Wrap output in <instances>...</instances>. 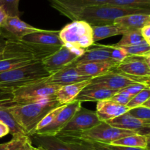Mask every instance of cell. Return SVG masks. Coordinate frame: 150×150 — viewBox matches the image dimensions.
I'll list each match as a JSON object with an SVG mask.
<instances>
[{"mask_svg":"<svg viewBox=\"0 0 150 150\" xmlns=\"http://www.w3.org/2000/svg\"><path fill=\"white\" fill-rule=\"evenodd\" d=\"M140 32L143 39L150 45V25H146L142 28Z\"/></svg>","mask_w":150,"mask_h":150,"instance_id":"obj_41","label":"cell"},{"mask_svg":"<svg viewBox=\"0 0 150 150\" xmlns=\"http://www.w3.org/2000/svg\"><path fill=\"white\" fill-rule=\"evenodd\" d=\"M7 150H32V140L27 135H19L13 136L9 142H7Z\"/></svg>","mask_w":150,"mask_h":150,"instance_id":"obj_29","label":"cell"},{"mask_svg":"<svg viewBox=\"0 0 150 150\" xmlns=\"http://www.w3.org/2000/svg\"><path fill=\"white\" fill-rule=\"evenodd\" d=\"M61 46H53L25 41L23 40H7L2 52L3 59L11 58L28 59L42 62Z\"/></svg>","mask_w":150,"mask_h":150,"instance_id":"obj_5","label":"cell"},{"mask_svg":"<svg viewBox=\"0 0 150 150\" xmlns=\"http://www.w3.org/2000/svg\"><path fill=\"white\" fill-rule=\"evenodd\" d=\"M122 48H123L129 56H150V45L146 41L133 46Z\"/></svg>","mask_w":150,"mask_h":150,"instance_id":"obj_33","label":"cell"},{"mask_svg":"<svg viewBox=\"0 0 150 150\" xmlns=\"http://www.w3.org/2000/svg\"><path fill=\"white\" fill-rule=\"evenodd\" d=\"M60 86L46 81V78L23 86L13 92L8 98L0 100L4 104H27L54 99Z\"/></svg>","mask_w":150,"mask_h":150,"instance_id":"obj_4","label":"cell"},{"mask_svg":"<svg viewBox=\"0 0 150 150\" xmlns=\"http://www.w3.org/2000/svg\"><path fill=\"white\" fill-rule=\"evenodd\" d=\"M145 41L141 35L140 30L132 31L123 34L121 40L117 44H114L112 46L117 48H125V47L133 46Z\"/></svg>","mask_w":150,"mask_h":150,"instance_id":"obj_30","label":"cell"},{"mask_svg":"<svg viewBox=\"0 0 150 150\" xmlns=\"http://www.w3.org/2000/svg\"><path fill=\"white\" fill-rule=\"evenodd\" d=\"M149 83L150 78L130 76L115 68L105 74L92 78L89 84L120 91L133 83H143L150 86Z\"/></svg>","mask_w":150,"mask_h":150,"instance_id":"obj_8","label":"cell"},{"mask_svg":"<svg viewBox=\"0 0 150 150\" xmlns=\"http://www.w3.org/2000/svg\"><path fill=\"white\" fill-rule=\"evenodd\" d=\"M114 26H117L123 34L132 31L141 30L146 25H150V14L136 13L119 17L114 20Z\"/></svg>","mask_w":150,"mask_h":150,"instance_id":"obj_17","label":"cell"},{"mask_svg":"<svg viewBox=\"0 0 150 150\" xmlns=\"http://www.w3.org/2000/svg\"><path fill=\"white\" fill-rule=\"evenodd\" d=\"M6 44V40L3 38L2 36L0 35V60L3 59L2 57V52L4 51V48L5 47Z\"/></svg>","mask_w":150,"mask_h":150,"instance_id":"obj_43","label":"cell"},{"mask_svg":"<svg viewBox=\"0 0 150 150\" xmlns=\"http://www.w3.org/2000/svg\"><path fill=\"white\" fill-rule=\"evenodd\" d=\"M64 105H59V106L56 107L55 108L52 109L51 111H50L42 119V120L40 122L39 124L38 125L36 128V131L38 130H40V129L43 128V127H46L48 125L51 124L53 122V120L56 118V117H57V116L59 114L60 111L62 110V108H64Z\"/></svg>","mask_w":150,"mask_h":150,"instance_id":"obj_35","label":"cell"},{"mask_svg":"<svg viewBox=\"0 0 150 150\" xmlns=\"http://www.w3.org/2000/svg\"><path fill=\"white\" fill-rule=\"evenodd\" d=\"M149 140L150 134H133L114 141L110 144L149 149Z\"/></svg>","mask_w":150,"mask_h":150,"instance_id":"obj_24","label":"cell"},{"mask_svg":"<svg viewBox=\"0 0 150 150\" xmlns=\"http://www.w3.org/2000/svg\"><path fill=\"white\" fill-rule=\"evenodd\" d=\"M128 56L127 52L123 48L112 46V51L111 53V59L112 61L116 62L117 63H121Z\"/></svg>","mask_w":150,"mask_h":150,"instance_id":"obj_38","label":"cell"},{"mask_svg":"<svg viewBox=\"0 0 150 150\" xmlns=\"http://www.w3.org/2000/svg\"><path fill=\"white\" fill-rule=\"evenodd\" d=\"M10 133L9 128L1 122H0V138H2L4 136H7Z\"/></svg>","mask_w":150,"mask_h":150,"instance_id":"obj_42","label":"cell"},{"mask_svg":"<svg viewBox=\"0 0 150 150\" xmlns=\"http://www.w3.org/2000/svg\"><path fill=\"white\" fill-rule=\"evenodd\" d=\"M107 4L122 8L150 12V0H109Z\"/></svg>","mask_w":150,"mask_h":150,"instance_id":"obj_26","label":"cell"},{"mask_svg":"<svg viewBox=\"0 0 150 150\" xmlns=\"http://www.w3.org/2000/svg\"><path fill=\"white\" fill-rule=\"evenodd\" d=\"M81 107V102L74 100L64 106L59 114L56 117L51 124L46 127L38 130L35 135L38 136H57V133L68 123L76 111Z\"/></svg>","mask_w":150,"mask_h":150,"instance_id":"obj_13","label":"cell"},{"mask_svg":"<svg viewBox=\"0 0 150 150\" xmlns=\"http://www.w3.org/2000/svg\"><path fill=\"white\" fill-rule=\"evenodd\" d=\"M20 0H0V7L10 17H20L21 12L19 10Z\"/></svg>","mask_w":150,"mask_h":150,"instance_id":"obj_32","label":"cell"},{"mask_svg":"<svg viewBox=\"0 0 150 150\" xmlns=\"http://www.w3.org/2000/svg\"><path fill=\"white\" fill-rule=\"evenodd\" d=\"M95 150H105L104 149H103V148L101 147L99 144H95Z\"/></svg>","mask_w":150,"mask_h":150,"instance_id":"obj_47","label":"cell"},{"mask_svg":"<svg viewBox=\"0 0 150 150\" xmlns=\"http://www.w3.org/2000/svg\"><path fill=\"white\" fill-rule=\"evenodd\" d=\"M93 32V41L95 42L101 40L103 39L110 38V37L121 35L120 29L114 24L104 25V26H92Z\"/></svg>","mask_w":150,"mask_h":150,"instance_id":"obj_27","label":"cell"},{"mask_svg":"<svg viewBox=\"0 0 150 150\" xmlns=\"http://www.w3.org/2000/svg\"><path fill=\"white\" fill-rule=\"evenodd\" d=\"M112 46L105 45H95V43L86 49L81 56L78 57L73 63L75 65L85 62L98 61H112L111 59V53Z\"/></svg>","mask_w":150,"mask_h":150,"instance_id":"obj_19","label":"cell"},{"mask_svg":"<svg viewBox=\"0 0 150 150\" xmlns=\"http://www.w3.org/2000/svg\"><path fill=\"white\" fill-rule=\"evenodd\" d=\"M150 98V89L149 87H146L143 90L141 91L139 93L135 95L131 100L127 103L126 106L127 107L129 110L131 108H136V107L142 106L144 103L146 102Z\"/></svg>","mask_w":150,"mask_h":150,"instance_id":"obj_34","label":"cell"},{"mask_svg":"<svg viewBox=\"0 0 150 150\" xmlns=\"http://www.w3.org/2000/svg\"><path fill=\"white\" fill-rule=\"evenodd\" d=\"M45 29H38L23 21L19 17L7 16L0 28V35L7 40H22L25 36Z\"/></svg>","mask_w":150,"mask_h":150,"instance_id":"obj_12","label":"cell"},{"mask_svg":"<svg viewBox=\"0 0 150 150\" xmlns=\"http://www.w3.org/2000/svg\"><path fill=\"white\" fill-rule=\"evenodd\" d=\"M118 90H113L103 86L89 84L78 95L75 100L80 102H98L103 100L111 99Z\"/></svg>","mask_w":150,"mask_h":150,"instance_id":"obj_20","label":"cell"},{"mask_svg":"<svg viewBox=\"0 0 150 150\" xmlns=\"http://www.w3.org/2000/svg\"><path fill=\"white\" fill-rule=\"evenodd\" d=\"M50 4H57L70 7H85L108 3L109 0H48Z\"/></svg>","mask_w":150,"mask_h":150,"instance_id":"obj_28","label":"cell"},{"mask_svg":"<svg viewBox=\"0 0 150 150\" xmlns=\"http://www.w3.org/2000/svg\"><path fill=\"white\" fill-rule=\"evenodd\" d=\"M133 97L129 95L127 92L124 91L123 89L119 91L117 94L114 95L112 98H111V100L114 101V102L120 104L122 105H127V103L131 100V99Z\"/></svg>","mask_w":150,"mask_h":150,"instance_id":"obj_37","label":"cell"},{"mask_svg":"<svg viewBox=\"0 0 150 150\" xmlns=\"http://www.w3.org/2000/svg\"><path fill=\"white\" fill-rule=\"evenodd\" d=\"M0 122L4 123L9 128L10 134L16 136L19 135H26L22 127L16 122L10 111L4 106L0 105Z\"/></svg>","mask_w":150,"mask_h":150,"instance_id":"obj_25","label":"cell"},{"mask_svg":"<svg viewBox=\"0 0 150 150\" xmlns=\"http://www.w3.org/2000/svg\"><path fill=\"white\" fill-rule=\"evenodd\" d=\"M32 150H40V149H38L37 147H34V146H33V148H32Z\"/></svg>","mask_w":150,"mask_h":150,"instance_id":"obj_48","label":"cell"},{"mask_svg":"<svg viewBox=\"0 0 150 150\" xmlns=\"http://www.w3.org/2000/svg\"><path fill=\"white\" fill-rule=\"evenodd\" d=\"M120 63L114 61H98L85 62L76 65L80 73L92 78L101 76L117 68Z\"/></svg>","mask_w":150,"mask_h":150,"instance_id":"obj_21","label":"cell"},{"mask_svg":"<svg viewBox=\"0 0 150 150\" xmlns=\"http://www.w3.org/2000/svg\"><path fill=\"white\" fill-rule=\"evenodd\" d=\"M37 148L40 150H95L94 143L59 136H32Z\"/></svg>","mask_w":150,"mask_h":150,"instance_id":"obj_9","label":"cell"},{"mask_svg":"<svg viewBox=\"0 0 150 150\" xmlns=\"http://www.w3.org/2000/svg\"><path fill=\"white\" fill-rule=\"evenodd\" d=\"M129 111L127 106L120 105L111 99L97 102L96 114L101 122H106L125 114Z\"/></svg>","mask_w":150,"mask_h":150,"instance_id":"obj_18","label":"cell"},{"mask_svg":"<svg viewBox=\"0 0 150 150\" xmlns=\"http://www.w3.org/2000/svg\"><path fill=\"white\" fill-rule=\"evenodd\" d=\"M0 150H7V143L0 144Z\"/></svg>","mask_w":150,"mask_h":150,"instance_id":"obj_46","label":"cell"},{"mask_svg":"<svg viewBox=\"0 0 150 150\" xmlns=\"http://www.w3.org/2000/svg\"><path fill=\"white\" fill-rule=\"evenodd\" d=\"M101 122L96 112L81 107L67 125L57 133L59 137H73L95 127Z\"/></svg>","mask_w":150,"mask_h":150,"instance_id":"obj_10","label":"cell"},{"mask_svg":"<svg viewBox=\"0 0 150 150\" xmlns=\"http://www.w3.org/2000/svg\"><path fill=\"white\" fill-rule=\"evenodd\" d=\"M133 134L138 133L131 130L112 127L105 122H101L95 127L73 137H69V139H79L100 144H110L114 141Z\"/></svg>","mask_w":150,"mask_h":150,"instance_id":"obj_7","label":"cell"},{"mask_svg":"<svg viewBox=\"0 0 150 150\" xmlns=\"http://www.w3.org/2000/svg\"><path fill=\"white\" fill-rule=\"evenodd\" d=\"M117 69L130 76L149 78L150 56H128Z\"/></svg>","mask_w":150,"mask_h":150,"instance_id":"obj_14","label":"cell"},{"mask_svg":"<svg viewBox=\"0 0 150 150\" xmlns=\"http://www.w3.org/2000/svg\"><path fill=\"white\" fill-rule=\"evenodd\" d=\"M142 106L145 107V108H150V99H148L146 102L144 103L143 105Z\"/></svg>","mask_w":150,"mask_h":150,"instance_id":"obj_45","label":"cell"},{"mask_svg":"<svg viewBox=\"0 0 150 150\" xmlns=\"http://www.w3.org/2000/svg\"><path fill=\"white\" fill-rule=\"evenodd\" d=\"M127 113L139 120H150V108H145L144 106H139L131 108L127 111Z\"/></svg>","mask_w":150,"mask_h":150,"instance_id":"obj_36","label":"cell"},{"mask_svg":"<svg viewBox=\"0 0 150 150\" xmlns=\"http://www.w3.org/2000/svg\"><path fill=\"white\" fill-rule=\"evenodd\" d=\"M91 79L92 78L89 76H84L80 73L76 65L71 64L56 72L54 74L50 75L48 77L46 78V81L61 87L65 85L72 84V83L91 80Z\"/></svg>","mask_w":150,"mask_h":150,"instance_id":"obj_16","label":"cell"},{"mask_svg":"<svg viewBox=\"0 0 150 150\" xmlns=\"http://www.w3.org/2000/svg\"><path fill=\"white\" fill-rule=\"evenodd\" d=\"M7 16L5 13V12H4V10L0 7V28H1V26H2L3 23L4 22L5 19L7 18Z\"/></svg>","mask_w":150,"mask_h":150,"instance_id":"obj_44","label":"cell"},{"mask_svg":"<svg viewBox=\"0 0 150 150\" xmlns=\"http://www.w3.org/2000/svg\"><path fill=\"white\" fill-rule=\"evenodd\" d=\"M50 76L42 62L0 73V95H10L23 86L42 80Z\"/></svg>","mask_w":150,"mask_h":150,"instance_id":"obj_3","label":"cell"},{"mask_svg":"<svg viewBox=\"0 0 150 150\" xmlns=\"http://www.w3.org/2000/svg\"><path fill=\"white\" fill-rule=\"evenodd\" d=\"M89 83L90 80H86L61 86L56 92V100L60 105H67L72 103L75 100L78 95Z\"/></svg>","mask_w":150,"mask_h":150,"instance_id":"obj_22","label":"cell"},{"mask_svg":"<svg viewBox=\"0 0 150 150\" xmlns=\"http://www.w3.org/2000/svg\"><path fill=\"white\" fill-rule=\"evenodd\" d=\"M63 45L72 49L84 52L94 44L92 27L82 21H74L59 31Z\"/></svg>","mask_w":150,"mask_h":150,"instance_id":"obj_6","label":"cell"},{"mask_svg":"<svg viewBox=\"0 0 150 150\" xmlns=\"http://www.w3.org/2000/svg\"><path fill=\"white\" fill-rule=\"evenodd\" d=\"M50 4L60 14L70 19L72 21H82L89 23L91 26L113 24L116 18L127 15L136 13L150 14L149 11L146 10L122 8L107 4L85 7H70L57 4Z\"/></svg>","mask_w":150,"mask_h":150,"instance_id":"obj_1","label":"cell"},{"mask_svg":"<svg viewBox=\"0 0 150 150\" xmlns=\"http://www.w3.org/2000/svg\"><path fill=\"white\" fill-rule=\"evenodd\" d=\"M99 144L105 150H149L147 149H142V148L129 147V146H117V145L111 144Z\"/></svg>","mask_w":150,"mask_h":150,"instance_id":"obj_40","label":"cell"},{"mask_svg":"<svg viewBox=\"0 0 150 150\" xmlns=\"http://www.w3.org/2000/svg\"></svg>","mask_w":150,"mask_h":150,"instance_id":"obj_49","label":"cell"},{"mask_svg":"<svg viewBox=\"0 0 150 150\" xmlns=\"http://www.w3.org/2000/svg\"><path fill=\"white\" fill-rule=\"evenodd\" d=\"M111 126L123 130H131L138 134H150V120H141L126 112L118 117L106 121Z\"/></svg>","mask_w":150,"mask_h":150,"instance_id":"obj_15","label":"cell"},{"mask_svg":"<svg viewBox=\"0 0 150 150\" xmlns=\"http://www.w3.org/2000/svg\"><path fill=\"white\" fill-rule=\"evenodd\" d=\"M146 87H149V86L143 84V83H133V84L129 85L128 86H127V87L124 88L122 89L124 91H125V92H127L129 95L134 97L135 95H137L138 93H139L141 91L143 90Z\"/></svg>","mask_w":150,"mask_h":150,"instance_id":"obj_39","label":"cell"},{"mask_svg":"<svg viewBox=\"0 0 150 150\" xmlns=\"http://www.w3.org/2000/svg\"><path fill=\"white\" fill-rule=\"evenodd\" d=\"M35 62H37L28 59L21 58H11L1 59L0 60V73L9 71V70H13V69L18 68V67H24V66L29 65V64Z\"/></svg>","mask_w":150,"mask_h":150,"instance_id":"obj_31","label":"cell"},{"mask_svg":"<svg viewBox=\"0 0 150 150\" xmlns=\"http://www.w3.org/2000/svg\"><path fill=\"white\" fill-rule=\"evenodd\" d=\"M83 53L63 45L56 52L44 59L42 63L46 71L51 75L73 64Z\"/></svg>","mask_w":150,"mask_h":150,"instance_id":"obj_11","label":"cell"},{"mask_svg":"<svg viewBox=\"0 0 150 150\" xmlns=\"http://www.w3.org/2000/svg\"><path fill=\"white\" fill-rule=\"evenodd\" d=\"M8 110L26 135L34 136L38 125L52 109L60 105L56 98L41 102L27 104H4L0 105Z\"/></svg>","mask_w":150,"mask_h":150,"instance_id":"obj_2","label":"cell"},{"mask_svg":"<svg viewBox=\"0 0 150 150\" xmlns=\"http://www.w3.org/2000/svg\"><path fill=\"white\" fill-rule=\"evenodd\" d=\"M59 33V31L45 29L43 32H36V33L26 35L22 40L34 42V43L41 44V45L62 46L63 45V42L60 39Z\"/></svg>","mask_w":150,"mask_h":150,"instance_id":"obj_23","label":"cell"}]
</instances>
